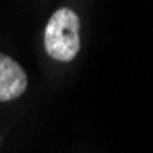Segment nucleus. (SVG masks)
<instances>
[{
  "label": "nucleus",
  "instance_id": "nucleus-1",
  "mask_svg": "<svg viewBox=\"0 0 153 153\" xmlns=\"http://www.w3.org/2000/svg\"><path fill=\"white\" fill-rule=\"evenodd\" d=\"M46 53L61 63L72 61L79 52V17L68 7H59L45 28Z\"/></svg>",
  "mask_w": 153,
  "mask_h": 153
},
{
  "label": "nucleus",
  "instance_id": "nucleus-2",
  "mask_svg": "<svg viewBox=\"0 0 153 153\" xmlns=\"http://www.w3.org/2000/svg\"><path fill=\"white\" fill-rule=\"evenodd\" d=\"M28 78L24 68L9 56L0 53V102L15 100L26 91Z\"/></svg>",
  "mask_w": 153,
  "mask_h": 153
}]
</instances>
